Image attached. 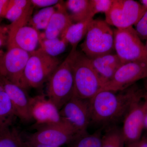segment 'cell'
Segmentation results:
<instances>
[{
  "instance_id": "cell-32",
  "label": "cell",
  "mask_w": 147,
  "mask_h": 147,
  "mask_svg": "<svg viewBox=\"0 0 147 147\" xmlns=\"http://www.w3.org/2000/svg\"><path fill=\"white\" fill-rule=\"evenodd\" d=\"M9 0H0V19L4 18Z\"/></svg>"
},
{
  "instance_id": "cell-37",
  "label": "cell",
  "mask_w": 147,
  "mask_h": 147,
  "mask_svg": "<svg viewBox=\"0 0 147 147\" xmlns=\"http://www.w3.org/2000/svg\"><path fill=\"white\" fill-rule=\"evenodd\" d=\"M145 47H146V50L147 52V39L146 40V44H145Z\"/></svg>"
},
{
  "instance_id": "cell-28",
  "label": "cell",
  "mask_w": 147,
  "mask_h": 147,
  "mask_svg": "<svg viewBox=\"0 0 147 147\" xmlns=\"http://www.w3.org/2000/svg\"><path fill=\"white\" fill-rule=\"evenodd\" d=\"M135 31L141 40L147 39V10L135 24Z\"/></svg>"
},
{
  "instance_id": "cell-25",
  "label": "cell",
  "mask_w": 147,
  "mask_h": 147,
  "mask_svg": "<svg viewBox=\"0 0 147 147\" xmlns=\"http://www.w3.org/2000/svg\"><path fill=\"white\" fill-rule=\"evenodd\" d=\"M25 141L16 128L0 131V147H25Z\"/></svg>"
},
{
  "instance_id": "cell-20",
  "label": "cell",
  "mask_w": 147,
  "mask_h": 147,
  "mask_svg": "<svg viewBox=\"0 0 147 147\" xmlns=\"http://www.w3.org/2000/svg\"><path fill=\"white\" fill-rule=\"evenodd\" d=\"M93 19V18L90 17L82 22L71 24L60 37L71 45L72 48H77L79 42L86 36L90 23Z\"/></svg>"
},
{
  "instance_id": "cell-14",
  "label": "cell",
  "mask_w": 147,
  "mask_h": 147,
  "mask_svg": "<svg viewBox=\"0 0 147 147\" xmlns=\"http://www.w3.org/2000/svg\"><path fill=\"white\" fill-rule=\"evenodd\" d=\"M0 81L9 96L17 118L22 121L30 122L32 119L30 111V98L26 89L0 76Z\"/></svg>"
},
{
  "instance_id": "cell-21",
  "label": "cell",
  "mask_w": 147,
  "mask_h": 147,
  "mask_svg": "<svg viewBox=\"0 0 147 147\" xmlns=\"http://www.w3.org/2000/svg\"><path fill=\"white\" fill-rule=\"evenodd\" d=\"M67 42L60 37L48 39L40 33V48L52 57H56L58 55L64 52L68 45Z\"/></svg>"
},
{
  "instance_id": "cell-15",
  "label": "cell",
  "mask_w": 147,
  "mask_h": 147,
  "mask_svg": "<svg viewBox=\"0 0 147 147\" xmlns=\"http://www.w3.org/2000/svg\"><path fill=\"white\" fill-rule=\"evenodd\" d=\"M40 33L30 26H25L8 34L7 49L17 47L29 53L36 50L39 45Z\"/></svg>"
},
{
  "instance_id": "cell-24",
  "label": "cell",
  "mask_w": 147,
  "mask_h": 147,
  "mask_svg": "<svg viewBox=\"0 0 147 147\" xmlns=\"http://www.w3.org/2000/svg\"><path fill=\"white\" fill-rule=\"evenodd\" d=\"M57 5L42 8L33 16L29 21V25L38 31L45 30L48 26L50 19L57 9Z\"/></svg>"
},
{
  "instance_id": "cell-3",
  "label": "cell",
  "mask_w": 147,
  "mask_h": 147,
  "mask_svg": "<svg viewBox=\"0 0 147 147\" xmlns=\"http://www.w3.org/2000/svg\"><path fill=\"white\" fill-rule=\"evenodd\" d=\"M73 69L74 96L90 100L99 92L103 84L89 58L82 51H77Z\"/></svg>"
},
{
  "instance_id": "cell-31",
  "label": "cell",
  "mask_w": 147,
  "mask_h": 147,
  "mask_svg": "<svg viewBox=\"0 0 147 147\" xmlns=\"http://www.w3.org/2000/svg\"><path fill=\"white\" fill-rule=\"evenodd\" d=\"M126 147H147V138L143 137L137 142L126 145Z\"/></svg>"
},
{
  "instance_id": "cell-7",
  "label": "cell",
  "mask_w": 147,
  "mask_h": 147,
  "mask_svg": "<svg viewBox=\"0 0 147 147\" xmlns=\"http://www.w3.org/2000/svg\"><path fill=\"white\" fill-rule=\"evenodd\" d=\"M147 10L133 0H114L110 10L105 13V21L117 29L126 28L135 25Z\"/></svg>"
},
{
  "instance_id": "cell-1",
  "label": "cell",
  "mask_w": 147,
  "mask_h": 147,
  "mask_svg": "<svg viewBox=\"0 0 147 147\" xmlns=\"http://www.w3.org/2000/svg\"><path fill=\"white\" fill-rule=\"evenodd\" d=\"M144 97V90L136 84L119 92H99L90 100L91 123L114 126L123 121L133 105Z\"/></svg>"
},
{
  "instance_id": "cell-16",
  "label": "cell",
  "mask_w": 147,
  "mask_h": 147,
  "mask_svg": "<svg viewBox=\"0 0 147 147\" xmlns=\"http://www.w3.org/2000/svg\"><path fill=\"white\" fill-rule=\"evenodd\" d=\"M103 85L110 81L117 70L125 63L116 54H106L90 59Z\"/></svg>"
},
{
  "instance_id": "cell-4",
  "label": "cell",
  "mask_w": 147,
  "mask_h": 147,
  "mask_svg": "<svg viewBox=\"0 0 147 147\" xmlns=\"http://www.w3.org/2000/svg\"><path fill=\"white\" fill-rule=\"evenodd\" d=\"M80 47L82 53L89 59L113 53L114 30L105 20L93 19Z\"/></svg>"
},
{
  "instance_id": "cell-26",
  "label": "cell",
  "mask_w": 147,
  "mask_h": 147,
  "mask_svg": "<svg viewBox=\"0 0 147 147\" xmlns=\"http://www.w3.org/2000/svg\"><path fill=\"white\" fill-rule=\"evenodd\" d=\"M125 144L121 129L115 125L110 127L102 135L101 147H125Z\"/></svg>"
},
{
  "instance_id": "cell-17",
  "label": "cell",
  "mask_w": 147,
  "mask_h": 147,
  "mask_svg": "<svg viewBox=\"0 0 147 147\" xmlns=\"http://www.w3.org/2000/svg\"><path fill=\"white\" fill-rule=\"evenodd\" d=\"M73 24L65 6L64 2L61 1L57 5V9L53 14L49 24L42 34L48 39L60 37L65 31Z\"/></svg>"
},
{
  "instance_id": "cell-33",
  "label": "cell",
  "mask_w": 147,
  "mask_h": 147,
  "mask_svg": "<svg viewBox=\"0 0 147 147\" xmlns=\"http://www.w3.org/2000/svg\"><path fill=\"white\" fill-rule=\"evenodd\" d=\"M25 141V144H26V147H60L58 146H50V145H47L42 144H38V143H34L28 142V141Z\"/></svg>"
},
{
  "instance_id": "cell-36",
  "label": "cell",
  "mask_w": 147,
  "mask_h": 147,
  "mask_svg": "<svg viewBox=\"0 0 147 147\" xmlns=\"http://www.w3.org/2000/svg\"><path fill=\"white\" fill-rule=\"evenodd\" d=\"M140 1L141 3V4L147 9V0H142Z\"/></svg>"
},
{
  "instance_id": "cell-23",
  "label": "cell",
  "mask_w": 147,
  "mask_h": 147,
  "mask_svg": "<svg viewBox=\"0 0 147 147\" xmlns=\"http://www.w3.org/2000/svg\"><path fill=\"white\" fill-rule=\"evenodd\" d=\"M32 5L29 0H9L4 18L11 22L16 21Z\"/></svg>"
},
{
  "instance_id": "cell-18",
  "label": "cell",
  "mask_w": 147,
  "mask_h": 147,
  "mask_svg": "<svg viewBox=\"0 0 147 147\" xmlns=\"http://www.w3.org/2000/svg\"><path fill=\"white\" fill-rule=\"evenodd\" d=\"M17 118L9 96L0 81V131L11 127Z\"/></svg>"
},
{
  "instance_id": "cell-38",
  "label": "cell",
  "mask_w": 147,
  "mask_h": 147,
  "mask_svg": "<svg viewBox=\"0 0 147 147\" xmlns=\"http://www.w3.org/2000/svg\"><path fill=\"white\" fill-rule=\"evenodd\" d=\"M2 50H0V56H2L4 54Z\"/></svg>"
},
{
  "instance_id": "cell-11",
  "label": "cell",
  "mask_w": 147,
  "mask_h": 147,
  "mask_svg": "<svg viewBox=\"0 0 147 147\" xmlns=\"http://www.w3.org/2000/svg\"><path fill=\"white\" fill-rule=\"evenodd\" d=\"M62 119L69 124L79 134L87 133L91 122L90 100L73 96L60 110Z\"/></svg>"
},
{
  "instance_id": "cell-6",
  "label": "cell",
  "mask_w": 147,
  "mask_h": 147,
  "mask_svg": "<svg viewBox=\"0 0 147 147\" xmlns=\"http://www.w3.org/2000/svg\"><path fill=\"white\" fill-rule=\"evenodd\" d=\"M114 47L116 54L124 63L147 62V52L132 26L114 30Z\"/></svg>"
},
{
  "instance_id": "cell-10",
  "label": "cell",
  "mask_w": 147,
  "mask_h": 147,
  "mask_svg": "<svg viewBox=\"0 0 147 147\" xmlns=\"http://www.w3.org/2000/svg\"><path fill=\"white\" fill-rule=\"evenodd\" d=\"M147 78V62L127 63L119 68L112 79L103 85L99 92L122 91L134 85L137 81Z\"/></svg>"
},
{
  "instance_id": "cell-39",
  "label": "cell",
  "mask_w": 147,
  "mask_h": 147,
  "mask_svg": "<svg viewBox=\"0 0 147 147\" xmlns=\"http://www.w3.org/2000/svg\"><path fill=\"white\" fill-rule=\"evenodd\" d=\"M25 147H26V144H25Z\"/></svg>"
},
{
  "instance_id": "cell-5",
  "label": "cell",
  "mask_w": 147,
  "mask_h": 147,
  "mask_svg": "<svg viewBox=\"0 0 147 147\" xmlns=\"http://www.w3.org/2000/svg\"><path fill=\"white\" fill-rule=\"evenodd\" d=\"M30 54L24 71L25 84L27 88H39L48 81L60 61L40 47Z\"/></svg>"
},
{
  "instance_id": "cell-12",
  "label": "cell",
  "mask_w": 147,
  "mask_h": 147,
  "mask_svg": "<svg viewBox=\"0 0 147 147\" xmlns=\"http://www.w3.org/2000/svg\"><path fill=\"white\" fill-rule=\"evenodd\" d=\"M30 111L37 129L59 123L62 120L60 110L44 95H39L30 98Z\"/></svg>"
},
{
  "instance_id": "cell-34",
  "label": "cell",
  "mask_w": 147,
  "mask_h": 147,
  "mask_svg": "<svg viewBox=\"0 0 147 147\" xmlns=\"http://www.w3.org/2000/svg\"><path fill=\"white\" fill-rule=\"evenodd\" d=\"M143 102V111H144V128L147 129V99H144Z\"/></svg>"
},
{
  "instance_id": "cell-22",
  "label": "cell",
  "mask_w": 147,
  "mask_h": 147,
  "mask_svg": "<svg viewBox=\"0 0 147 147\" xmlns=\"http://www.w3.org/2000/svg\"><path fill=\"white\" fill-rule=\"evenodd\" d=\"M102 128L92 134L88 132L80 135L69 144V147H101Z\"/></svg>"
},
{
  "instance_id": "cell-2",
  "label": "cell",
  "mask_w": 147,
  "mask_h": 147,
  "mask_svg": "<svg viewBox=\"0 0 147 147\" xmlns=\"http://www.w3.org/2000/svg\"><path fill=\"white\" fill-rule=\"evenodd\" d=\"M77 48H71L67 57L51 75L47 84V98L59 110L73 96V64Z\"/></svg>"
},
{
  "instance_id": "cell-35",
  "label": "cell",
  "mask_w": 147,
  "mask_h": 147,
  "mask_svg": "<svg viewBox=\"0 0 147 147\" xmlns=\"http://www.w3.org/2000/svg\"><path fill=\"white\" fill-rule=\"evenodd\" d=\"M144 99H147V78L145 79Z\"/></svg>"
},
{
  "instance_id": "cell-9",
  "label": "cell",
  "mask_w": 147,
  "mask_h": 147,
  "mask_svg": "<svg viewBox=\"0 0 147 147\" xmlns=\"http://www.w3.org/2000/svg\"><path fill=\"white\" fill-rule=\"evenodd\" d=\"M30 55V53L17 47L7 49L0 56V76L27 89L24 74Z\"/></svg>"
},
{
  "instance_id": "cell-8",
  "label": "cell",
  "mask_w": 147,
  "mask_h": 147,
  "mask_svg": "<svg viewBox=\"0 0 147 147\" xmlns=\"http://www.w3.org/2000/svg\"><path fill=\"white\" fill-rule=\"evenodd\" d=\"M80 134L69 124L62 120L59 123L45 125L27 138L28 142L60 147L69 144Z\"/></svg>"
},
{
  "instance_id": "cell-27",
  "label": "cell",
  "mask_w": 147,
  "mask_h": 147,
  "mask_svg": "<svg viewBox=\"0 0 147 147\" xmlns=\"http://www.w3.org/2000/svg\"><path fill=\"white\" fill-rule=\"evenodd\" d=\"M114 0H90L91 9L93 16L96 13H107L110 10Z\"/></svg>"
},
{
  "instance_id": "cell-30",
  "label": "cell",
  "mask_w": 147,
  "mask_h": 147,
  "mask_svg": "<svg viewBox=\"0 0 147 147\" xmlns=\"http://www.w3.org/2000/svg\"><path fill=\"white\" fill-rule=\"evenodd\" d=\"M0 19V47L7 45L8 40V30L7 27L4 26L1 24Z\"/></svg>"
},
{
  "instance_id": "cell-40",
  "label": "cell",
  "mask_w": 147,
  "mask_h": 147,
  "mask_svg": "<svg viewBox=\"0 0 147 147\" xmlns=\"http://www.w3.org/2000/svg\"><path fill=\"white\" fill-rule=\"evenodd\" d=\"M146 138H147V137H146Z\"/></svg>"
},
{
  "instance_id": "cell-29",
  "label": "cell",
  "mask_w": 147,
  "mask_h": 147,
  "mask_svg": "<svg viewBox=\"0 0 147 147\" xmlns=\"http://www.w3.org/2000/svg\"><path fill=\"white\" fill-rule=\"evenodd\" d=\"M61 1L58 0H31L32 5L34 7L46 8L57 5Z\"/></svg>"
},
{
  "instance_id": "cell-13",
  "label": "cell",
  "mask_w": 147,
  "mask_h": 147,
  "mask_svg": "<svg viewBox=\"0 0 147 147\" xmlns=\"http://www.w3.org/2000/svg\"><path fill=\"white\" fill-rule=\"evenodd\" d=\"M142 100L133 105L124 119L121 131L125 145L137 142L141 139L142 131L144 129V101Z\"/></svg>"
},
{
  "instance_id": "cell-19",
  "label": "cell",
  "mask_w": 147,
  "mask_h": 147,
  "mask_svg": "<svg viewBox=\"0 0 147 147\" xmlns=\"http://www.w3.org/2000/svg\"><path fill=\"white\" fill-rule=\"evenodd\" d=\"M65 6L73 23L82 22L93 18L91 12L90 0H67Z\"/></svg>"
}]
</instances>
